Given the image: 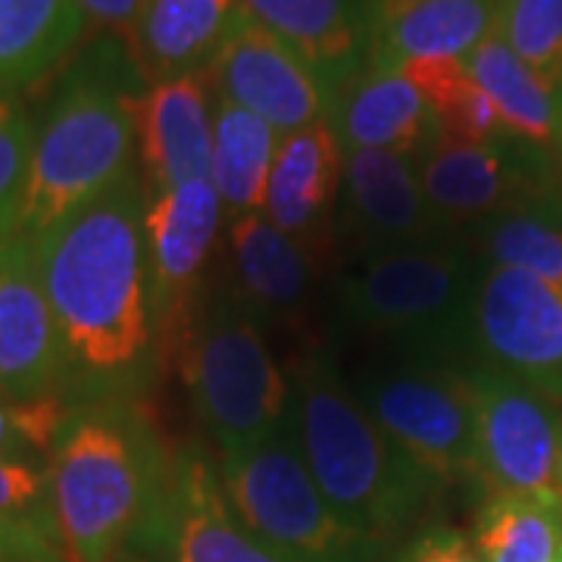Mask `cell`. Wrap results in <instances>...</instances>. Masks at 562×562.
<instances>
[{
	"mask_svg": "<svg viewBox=\"0 0 562 562\" xmlns=\"http://www.w3.org/2000/svg\"><path fill=\"white\" fill-rule=\"evenodd\" d=\"M140 172L32 238L63 357L66 406L140 401L162 366Z\"/></svg>",
	"mask_w": 562,
	"mask_h": 562,
	"instance_id": "6da1fadb",
	"label": "cell"
},
{
	"mask_svg": "<svg viewBox=\"0 0 562 562\" xmlns=\"http://www.w3.org/2000/svg\"><path fill=\"white\" fill-rule=\"evenodd\" d=\"M176 447L140 401L69 406L47 450L50 509L66 562H128L169 482Z\"/></svg>",
	"mask_w": 562,
	"mask_h": 562,
	"instance_id": "7a4b0ae2",
	"label": "cell"
},
{
	"mask_svg": "<svg viewBox=\"0 0 562 562\" xmlns=\"http://www.w3.org/2000/svg\"><path fill=\"white\" fill-rule=\"evenodd\" d=\"M140 79L125 44L101 35L60 69L35 128L20 235L38 238L138 172Z\"/></svg>",
	"mask_w": 562,
	"mask_h": 562,
	"instance_id": "3957f363",
	"label": "cell"
},
{
	"mask_svg": "<svg viewBox=\"0 0 562 562\" xmlns=\"http://www.w3.org/2000/svg\"><path fill=\"white\" fill-rule=\"evenodd\" d=\"M288 384L284 425L338 519L375 543L419 519L441 487L366 413L331 353L306 347Z\"/></svg>",
	"mask_w": 562,
	"mask_h": 562,
	"instance_id": "277c9868",
	"label": "cell"
},
{
	"mask_svg": "<svg viewBox=\"0 0 562 562\" xmlns=\"http://www.w3.org/2000/svg\"><path fill=\"white\" fill-rule=\"evenodd\" d=\"M475 260L450 235L360 254L338 281V313L350 331L391 353L447 357L469 344Z\"/></svg>",
	"mask_w": 562,
	"mask_h": 562,
	"instance_id": "5b68a950",
	"label": "cell"
},
{
	"mask_svg": "<svg viewBox=\"0 0 562 562\" xmlns=\"http://www.w3.org/2000/svg\"><path fill=\"white\" fill-rule=\"evenodd\" d=\"M176 366L220 460L257 447L284 425L288 372L272 357L260 322L225 281L198 303Z\"/></svg>",
	"mask_w": 562,
	"mask_h": 562,
	"instance_id": "8992f818",
	"label": "cell"
},
{
	"mask_svg": "<svg viewBox=\"0 0 562 562\" xmlns=\"http://www.w3.org/2000/svg\"><path fill=\"white\" fill-rule=\"evenodd\" d=\"M350 387L384 435L438 487L475 479L469 366H453L447 357L394 353L362 362Z\"/></svg>",
	"mask_w": 562,
	"mask_h": 562,
	"instance_id": "52a82bcc",
	"label": "cell"
},
{
	"mask_svg": "<svg viewBox=\"0 0 562 562\" xmlns=\"http://www.w3.org/2000/svg\"><path fill=\"white\" fill-rule=\"evenodd\" d=\"M220 479L238 519L284 562H379L382 543L338 519L288 425L244 453L222 457Z\"/></svg>",
	"mask_w": 562,
	"mask_h": 562,
	"instance_id": "ba28073f",
	"label": "cell"
},
{
	"mask_svg": "<svg viewBox=\"0 0 562 562\" xmlns=\"http://www.w3.org/2000/svg\"><path fill=\"white\" fill-rule=\"evenodd\" d=\"M479 360L562 406V291L513 266L484 262L469 310Z\"/></svg>",
	"mask_w": 562,
	"mask_h": 562,
	"instance_id": "9c48e42d",
	"label": "cell"
},
{
	"mask_svg": "<svg viewBox=\"0 0 562 562\" xmlns=\"http://www.w3.org/2000/svg\"><path fill=\"white\" fill-rule=\"evenodd\" d=\"M416 162L425 201L447 228L482 225L557 194L553 150L513 135L482 144L438 138Z\"/></svg>",
	"mask_w": 562,
	"mask_h": 562,
	"instance_id": "30bf717a",
	"label": "cell"
},
{
	"mask_svg": "<svg viewBox=\"0 0 562 562\" xmlns=\"http://www.w3.org/2000/svg\"><path fill=\"white\" fill-rule=\"evenodd\" d=\"M222 220L225 210L210 181H188L160 194H147L144 241L162 362L176 360L198 313L203 276L216 254Z\"/></svg>",
	"mask_w": 562,
	"mask_h": 562,
	"instance_id": "8fae6325",
	"label": "cell"
},
{
	"mask_svg": "<svg viewBox=\"0 0 562 562\" xmlns=\"http://www.w3.org/2000/svg\"><path fill=\"white\" fill-rule=\"evenodd\" d=\"M132 560L284 562L238 519L225 497L220 465L198 443L176 447L169 482L138 535Z\"/></svg>",
	"mask_w": 562,
	"mask_h": 562,
	"instance_id": "7c38bea8",
	"label": "cell"
},
{
	"mask_svg": "<svg viewBox=\"0 0 562 562\" xmlns=\"http://www.w3.org/2000/svg\"><path fill=\"white\" fill-rule=\"evenodd\" d=\"M469 382L475 394V479L487 494L553 491L560 406L484 362L469 366Z\"/></svg>",
	"mask_w": 562,
	"mask_h": 562,
	"instance_id": "4fadbf2b",
	"label": "cell"
},
{
	"mask_svg": "<svg viewBox=\"0 0 562 562\" xmlns=\"http://www.w3.org/2000/svg\"><path fill=\"white\" fill-rule=\"evenodd\" d=\"M206 72L216 98L254 113L279 135L328 120L331 113V91L313 66L244 10Z\"/></svg>",
	"mask_w": 562,
	"mask_h": 562,
	"instance_id": "5bb4252c",
	"label": "cell"
},
{
	"mask_svg": "<svg viewBox=\"0 0 562 562\" xmlns=\"http://www.w3.org/2000/svg\"><path fill=\"white\" fill-rule=\"evenodd\" d=\"M0 394L16 406L66 403L57 325L25 235L0 244Z\"/></svg>",
	"mask_w": 562,
	"mask_h": 562,
	"instance_id": "9a60e30c",
	"label": "cell"
},
{
	"mask_svg": "<svg viewBox=\"0 0 562 562\" xmlns=\"http://www.w3.org/2000/svg\"><path fill=\"white\" fill-rule=\"evenodd\" d=\"M338 216L341 232L360 254L450 235L425 201L419 162L387 150H344Z\"/></svg>",
	"mask_w": 562,
	"mask_h": 562,
	"instance_id": "2e32d148",
	"label": "cell"
},
{
	"mask_svg": "<svg viewBox=\"0 0 562 562\" xmlns=\"http://www.w3.org/2000/svg\"><path fill=\"white\" fill-rule=\"evenodd\" d=\"M319 260L284 235L262 213L228 220L225 228V284L260 322L262 331H297L313 303Z\"/></svg>",
	"mask_w": 562,
	"mask_h": 562,
	"instance_id": "e0dca14e",
	"label": "cell"
},
{
	"mask_svg": "<svg viewBox=\"0 0 562 562\" xmlns=\"http://www.w3.org/2000/svg\"><path fill=\"white\" fill-rule=\"evenodd\" d=\"M210 72L154 81L138 101V172L147 194L188 181H210L213 162Z\"/></svg>",
	"mask_w": 562,
	"mask_h": 562,
	"instance_id": "ac0fdd59",
	"label": "cell"
},
{
	"mask_svg": "<svg viewBox=\"0 0 562 562\" xmlns=\"http://www.w3.org/2000/svg\"><path fill=\"white\" fill-rule=\"evenodd\" d=\"M344 150L331 122L322 120L281 135L262 216L303 244L316 260L331 250L341 198Z\"/></svg>",
	"mask_w": 562,
	"mask_h": 562,
	"instance_id": "d6986e66",
	"label": "cell"
},
{
	"mask_svg": "<svg viewBox=\"0 0 562 562\" xmlns=\"http://www.w3.org/2000/svg\"><path fill=\"white\" fill-rule=\"evenodd\" d=\"M366 60H465L497 22V0H362Z\"/></svg>",
	"mask_w": 562,
	"mask_h": 562,
	"instance_id": "ffe728a7",
	"label": "cell"
},
{
	"mask_svg": "<svg viewBox=\"0 0 562 562\" xmlns=\"http://www.w3.org/2000/svg\"><path fill=\"white\" fill-rule=\"evenodd\" d=\"M328 122L341 150H387L419 160L438 140L419 88L401 69L369 60L335 91Z\"/></svg>",
	"mask_w": 562,
	"mask_h": 562,
	"instance_id": "44dd1931",
	"label": "cell"
},
{
	"mask_svg": "<svg viewBox=\"0 0 562 562\" xmlns=\"http://www.w3.org/2000/svg\"><path fill=\"white\" fill-rule=\"evenodd\" d=\"M241 0H144L128 38V57L147 85L203 72L220 54Z\"/></svg>",
	"mask_w": 562,
	"mask_h": 562,
	"instance_id": "7402d4cb",
	"label": "cell"
},
{
	"mask_svg": "<svg viewBox=\"0 0 562 562\" xmlns=\"http://www.w3.org/2000/svg\"><path fill=\"white\" fill-rule=\"evenodd\" d=\"M241 10L310 63L331 98L366 63L362 0H241Z\"/></svg>",
	"mask_w": 562,
	"mask_h": 562,
	"instance_id": "603a6c76",
	"label": "cell"
},
{
	"mask_svg": "<svg viewBox=\"0 0 562 562\" xmlns=\"http://www.w3.org/2000/svg\"><path fill=\"white\" fill-rule=\"evenodd\" d=\"M85 32L76 0H0V98H22L60 72Z\"/></svg>",
	"mask_w": 562,
	"mask_h": 562,
	"instance_id": "cb8c5ba5",
	"label": "cell"
},
{
	"mask_svg": "<svg viewBox=\"0 0 562 562\" xmlns=\"http://www.w3.org/2000/svg\"><path fill=\"white\" fill-rule=\"evenodd\" d=\"M465 72L497 110L503 132L553 150L562 135V110L553 94L501 38L491 32L465 57Z\"/></svg>",
	"mask_w": 562,
	"mask_h": 562,
	"instance_id": "d4e9b609",
	"label": "cell"
},
{
	"mask_svg": "<svg viewBox=\"0 0 562 562\" xmlns=\"http://www.w3.org/2000/svg\"><path fill=\"white\" fill-rule=\"evenodd\" d=\"M281 135L235 103H213V162L210 184L220 194L225 220L262 213L266 184Z\"/></svg>",
	"mask_w": 562,
	"mask_h": 562,
	"instance_id": "484cf974",
	"label": "cell"
},
{
	"mask_svg": "<svg viewBox=\"0 0 562 562\" xmlns=\"http://www.w3.org/2000/svg\"><path fill=\"white\" fill-rule=\"evenodd\" d=\"M482 562H557L562 557V494H487L475 519Z\"/></svg>",
	"mask_w": 562,
	"mask_h": 562,
	"instance_id": "4316f807",
	"label": "cell"
},
{
	"mask_svg": "<svg viewBox=\"0 0 562 562\" xmlns=\"http://www.w3.org/2000/svg\"><path fill=\"white\" fill-rule=\"evenodd\" d=\"M484 260L522 269L562 291V201L550 194L479 225Z\"/></svg>",
	"mask_w": 562,
	"mask_h": 562,
	"instance_id": "83f0119b",
	"label": "cell"
},
{
	"mask_svg": "<svg viewBox=\"0 0 562 562\" xmlns=\"http://www.w3.org/2000/svg\"><path fill=\"white\" fill-rule=\"evenodd\" d=\"M401 72L422 91L438 125V138L482 144L506 135L497 110L469 79L462 60H413L403 63Z\"/></svg>",
	"mask_w": 562,
	"mask_h": 562,
	"instance_id": "f1b7e54d",
	"label": "cell"
},
{
	"mask_svg": "<svg viewBox=\"0 0 562 562\" xmlns=\"http://www.w3.org/2000/svg\"><path fill=\"white\" fill-rule=\"evenodd\" d=\"M494 32L562 110V0H497Z\"/></svg>",
	"mask_w": 562,
	"mask_h": 562,
	"instance_id": "f546056e",
	"label": "cell"
},
{
	"mask_svg": "<svg viewBox=\"0 0 562 562\" xmlns=\"http://www.w3.org/2000/svg\"><path fill=\"white\" fill-rule=\"evenodd\" d=\"M38 122L22 98H0V244L20 235Z\"/></svg>",
	"mask_w": 562,
	"mask_h": 562,
	"instance_id": "4dcf8cb0",
	"label": "cell"
},
{
	"mask_svg": "<svg viewBox=\"0 0 562 562\" xmlns=\"http://www.w3.org/2000/svg\"><path fill=\"white\" fill-rule=\"evenodd\" d=\"M0 516L35 525L57 538L47 465H38L35 460L0 457Z\"/></svg>",
	"mask_w": 562,
	"mask_h": 562,
	"instance_id": "1f68e13d",
	"label": "cell"
},
{
	"mask_svg": "<svg viewBox=\"0 0 562 562\" xmlns=\"http://www.w3.org/2000/svg\"><path fill=\"white\" fill-rule=\"evenodd\" d=\"M66 403H35L16 406L0 394V457L35 460V453H47L60 431Z\"/></svg>",
	"mask_w": 562,
	"mask_h": 562,
	"instance_id": "d6a6232c",
	"label": "cell"
},
{
	"mask_svg": "<svg viewBox=\"0 0 562 562\" xmlns=\"http://www.w3.org/2000/svg\"><path fill=\"white\" fill-rule=\"evenodd\" d=\"M0 562H66L54 535L0 516Z\"/></svg>",
	"mask_w": 562,
	"mask_h": 562,
	"instance_id": "836d02e7",
	"label": "cell"
},
{
	"mask_svg": "<svg viewBox=\"0 0 562 562\" xmlns=\"http://www.w3.org/2000/svg\"><path fill=\"white\" fill-rule=\"evenodd\" d=\"M401 562H482L472 538H465L457 528H428L419 538H413L403 550Z\"/></svg>",
	"mask_w": 562,
	"mask_h": 562,
	"instance_id": "e575fe53",
	"label": "cell"
},
{
	"mask_svg": "<svg viewBox=\"0 0 562 562\" xmlns=\"http://www.w3.org/2000/svg\"><path fill=\"white\" fill-rule=\"evenodd\" d=\"M79 10L88 20V29H101V35H113V38L125 41L132 25L138 20L144 0H76Z\"/></svg>",
	"mask_w": 562,
	"mask_h": 562,
	"instance_id": "d590c367",
	"label": "cell"
},
{
	"mask_svg": "<svg viewBox=\"0 0 562 562\" xmlns=\"http://www.w3.org/2000/svg\"><path fill=\"white\" fill-rule=\"evenodd\" d=\"M553 166H557V194L562 201V135L557 140V147H553Z\"/></svg>",
	"mask_w": 562,
	"mask_h": 562,
	"instance_id": "8d00e7d4",
	"label": "cell"
},
{
	"mask_svg": "<svg viewBox=\"0 0 562 562\" xmlns=\"http://www.w3.org/2000/svg\"><path fill=\"white\" fill-rule=\"evenodd\" d=\"M553 487L562 494V441H560V457H557V475H553Z\"/></svg>",
	"mask_w": 562,
	"mask_h": 562,
	"instance_id": "74e56055",
	"label": "cell"
},
{
	"mask_svg": "<svg viewBox=\"0 0 562 562\" xmlns=\"http://www.w3.org/2000/svg\"><path fill=\"white\" fill-rule=\"evenodd\" d=\"M132 562H147V560H132Z\"/></svg>",
	"mask_w": 562,
	"mask_h": 562,
	"instance_id": "f35d334b",
	"label": "cell"
},
{
	"mask_svg": "<svg viewBox=\"0 0 562 562\" xmlns=\"http://www.w3.org/2000/svg\"><path fill=\"white\" fill-rule=\"evenodd\" d=\"M557 562H562V557H560V560H557Z\"/></svg>",
	"mask_w": 562,
	"mask_h": 562,
	"instance_id": "ab89813d",
	"label": "cell"
}]
</instances>
